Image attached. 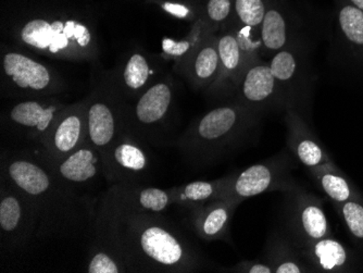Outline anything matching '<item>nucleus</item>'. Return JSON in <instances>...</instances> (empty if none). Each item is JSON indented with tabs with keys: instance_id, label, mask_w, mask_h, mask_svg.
Instances as JSON below:
<instances>
[{
	"instance_id": "17",
	"label": "nucleus",
	"mask_w": 363,
	"mask_h": 273,
	"mask_svg": "<svg viewBox=\"0 0 363 273\" xmlns=\"http://www.w3.org/2000/svg\"><path fill=\"white\" fill-rule=\"evenodd\" d=\"M20 195L3 193L0 201V228L8 235L19 231L26 219V205Z\"/></svg>"
},
{
	"instance_id": "23",
	"label": "nucleus",
	"mask_w": 363,
	"mask_h": 273,
	"mask_svg": "<svg viewBox=\"0 0 363 273\" xmlns=\"http://www.w3.org/2000/svg\"><path fill=\"white\" fill-rule=\"evenodd\" d=\"M161 10L170 17L195 22L201 18L203 0H158Z\"/></svg>"
},
{
	"instance_id": "21",
	"label": "nucleus",
	"mask_w": 363,
	"mask_h": 273,
	"mask_svg": "<svg viewBox=\"0 0 363 273\" xmlns=\"http://www.w3.org/2000/svg\"><path fill=\"white\" fill-rule=\"evenodd\" d=\"M296 54L297 52L295 50L286 46L283 50L275 52L274 56L271 59L269 66L279 84H286V83L293 82L295 79L299 68L298 59Z\"/></svg>"
},
{
	"instance_id": "32",
	"label": "nucleus",
	"mask_w": 363,
	"mask_h": 273,
	"mask_svg": "<svg viewBox=\"0 0 363 273\" xmlns=\"http://www.w3.org/2000/svg\"><path fill=\"white\" fill-rule=\"evenodd\" d=\"M301 269L294 262H284L277 269V273H301Z\"/></svg>"
},
{
	"instance_id": "18",
	"label": "nucleus",
	"mask_w": 363,
	"mask_h": 273,
	"mask_svg": "<svg viewBox=\"0 0 363 273\" xmlns=\"http://www.w3.org/2000/svg\"><path fill=\"white\" fill-rule=\"evenodd\" d=\"M234 17V0H203L201 19L210 33L217 34Z\"/></svg>"
},
{
	"instance_id": "31",
	"label": "nucleus",
	"mask_w": 363,
	"mask_h": 273,
	"mask_svg": "<svg viewBox=\"0 0 363 273\" xmlns=\"http://www.w3.org/2000/svg\"><path fill=\"white\" fill-rule=\"evenodd\" d=\"M87 272L89 273H118L120 268L117 262L112 260L109 255L106 252H98L91 258Z\"/></svg>"
},
{
	"instance_id": "5",
	"label": "nucleus",
	"mask_w": 363,
	"mask_h": 273,
	"mask_svg": "<svg viewBox=\"0 0 363 273\" xmlns=\"http://www.w3.org/2000/svg\"><path fill=\"white\" fill-rule=\"evenodd\" d=\"M218 34L206 36L177 67L196 87H211L220 71Z\"/></svg>"
},
{
	"instance_id": "6",
	"label": "nucleus",
	"mask_w": 363,
	"mask_h": 273,
	"mask_svg": "<svg viewBox=\"0 0 363 273\" xmlns=\"http://www.w3.org/2000/svg\"><path fill=\"white\" fill-rule=\"evenodd\" d=\"M250 116V108L225 105L210 110L194 126V136L203 143L224 140L242 126Z\"/></svg>"
},
{
	"instance_id": "1",
	"label": "nucleus",
	"mask_w": 363,
	"mask_h": 273,
	"mask_svg": "<svg viewBox=\"0 0 363 273\" xmlns=\"http://www.w3.org/2000/svg\"><path fill=\"white\" fill-rule=\"evenodd\" d=\"M19 38L35 52L56 58H77L94 48V34L77 18L34 17L22 24Z\"/></svg>"
},
{
	"instance_id": "11",
	"label": "nucleus",
	"mask_w": 363,
	"mask_h": 273,
	"mask_svg": "<svg viewBox=\"0 0 363 273\" xmlns=\"http://www.w3.org/2000/svg\"><path fill=\"white\" fill-rule=\"evenodd\" d=\"M173 101L172 85L160 81L150 85L135 105L134 115L143 126H154L168 115Z\"/></svg>"
},
{
	"instance_id": "7",
	"label": "nucleus",
	"mask_w": 363,
	"mask_h": 273,
	"mask_svg": "<svg viewBox=\"0 0 363 273\" xmlns=\"http://www.w3.org/2000/svg\"><path fill=\"white\" fill-rule=\"evenodd\" d=\"M279 85L270 66L256 59L245 69L236 87L240 105L250 108L268 103L274 97Z\"/></svg>"
},
{
	"instance_id": "22",
	"label": "nucleus",
	"mask_w": 363,
	"mask_h": 273,
	"mask_svg": "<svg viewBox=\"0 0 363 273\" xmlns=\"http://www.w3.org/2000/svg\"><path fill=\"white\" fill-rule=\"evenodd\" d=\"M315 256L324 270L340 268L347 262V252L337 240H320L315 246Z\"/></svg>"
},
{
	"instance_id": "20",
	"label": "nucleus",
	"mask_w": 363,
	"mask_h": 273,
	"mask_svg": "<svg viewBox=\"0 0 363 273\" xmlns=\"http://www.w3.org/2000/svg\"><path fill=\"white\" fill-rule=\"evenodd\" d=\"M272 0H234V17L240 23L259 30Z\"/></svg>"
},
{
	"instance_id": "27",
	"label": "nucleus",
	"mask_w": 363,
	"mask_h": 273,
	"mask_svg": "<svg viewBox=\"0 0 363 273\" xmlns=\"http://www.w3.org/2000/svg\"><path fill=\"white\" fill-rule=\"evenodd\" d=\"M321 185L326 194L338 203L347 201L352 196L350 184L340 175L326 173L322 177Z\"/></svg>"
},
{
	"instance_id": "25",
	"label": "nucleus",
	"mask_w": 363,
	"mask_h": 273,
	"mask_svg": "<svg viewBox=\"0 0 363 273\" xmlns=\"http://www.w3.org/2000/svg\"><path fill=\"white\" fill-rule=\"evenodd\" d=\"M303 230L313 240H321L328 232V221L321 208L310 205L303 209L301 215Z\"/></svg>"
},
{
	"instance_id": "8",
	"label": "nucleus",
	"mask_w": 363,
	"mask_h": 273,
	"mask_svg": "<svg viewBox=\"0 0 363 273\" xmlns=\"http://www.w3.org/2000/svg\"><path fill=\"white\" fill-rule=\"evenodd\" d=\"M294 16L286 0H272L259 28L262 48L277 52L289 46Z\"/></svg>"
},
{
	"instance_id": "4",
	"label": "nucleus",
	"mask_w": 363,
	"mask_h": 273,
	"mask_svg": "<svg viewBox=\"0 0 363 273\" xmlns=\"http://www.w3.org/2000/svg\"><path fill=\"white\" fill-rule=\"evenodd\" d=\"M217 36L220 71L216 82L211 85L212 89L226 91L228 89H236L245 69L258 58H255L245 52L236 38L230 22L222 28L221 33Z\"/></svg>"
},
{
	"instance_id": "12",
	"label": "nucleus",
	"mask_w": 363,
	"mask_h": 273,
	"mask_svg": "<svg viewBox=\"0 0 363 273\" xmlns=\"http://www.w3.org/2000/svg\"><path fill=\"white\" fill-rule=\"evenodd\" d=\"M86 128L87 138L93 147L101 150L111 144L117 131V120L106 101H94L87 106Z\"/></svg>"
},
{
	"instance_id": "16",
	"label": "nucleus",
	"mask_w": 363,
	"mask_h": 273,
	"mask_svg": "<svg viewBox=\"0 0 363 273\" xmlns=\"http://www.w3.org/2000/svg\"><path fill=\"white\" fill-rule=\"evenodd\" d=\"M152 70L150 61L140 52L130 55L122 71V83L130 91H140L150 83Z\"/></svg>"
},
{
	"instance_id": "9",
	"label": "nucleus",
	"mask_w": 363,
	"mask_h": 273,
	"mask_svg": "<svg viewBox=\"0 0 363 273\" xmlns=\"http://www.w3.org/2000/svg\"><path fill=\"white\" fill-rule=\"evenodd\" d=\"M65 107L38 101H23L12 106L10 121L34 135L44 136L52 128Z\"/></svg>"
},
{
	"instance_id": "33",
	"label": "nucleus",
	"mask_w": 363,
	"mask_h": 273,
	"mask_svg": "<svg viewBox=\"0 0 363 273\" xmlns=\"http://www.w3.org/2000/svg\"><path fill=\"white\" fill-rule=\"evenodd\" d=\"M248 272L250 273H270L271 272V268L268 266H264V264H255V266H252V268L250 269V271Z\"/></svg>"
},
{
	"instance_id": "28",
	"label": "nucleus",
	"mask_w": 363,
	"mask_h": 273,
	"mask_svg": "<svg viewBox=\"0 0 363 273\" xmlns=\"http://www.w3.org/2000/svg\"><path fill=\"white\" fill-rule=\"evenodd\" d=\"M342 213L352 235L363 238V206L356 201H347L342 205Z\"/></svg>"
},
{
	"instance_id": "14",
	"label": "nucleus",
	"mask_w": 363,
	"mask_h": 273,
	"mask_svg": "<svg viewBox=\"0 0 363 273\" xmlns=\"http://www.w3.org/2000/svg\"><path fill=\"white\" fill-rule=\"evenodd\" d=\"M98 157L94 148L81 146L58 165L60 178L71 183H86L95 178L98 172Z\"/></svg>"
},
{
	"instance_id": "29",
	"label": "nucleus",
	"mask_w": 363,
	"mask_h": 273,
	"mask_svg": "<svg viewBox=\"0 0 363 273\" xmlns=\"http://www.w3.org/2000/svg\"><path fill=\"white\" fill-rule=\"evenodd\" d=\"M214 193H216V185L213 183L197 181L183 187L181 193H179V196L181 201L197 203V201H207L214 195Z\"/></svg>"
},
{
	"instance_id": "2",
	"label": "nucleus",
	"mask_w": 363,
	"mask_h": 273,
	"mask_svg": "<svg viewBox=\"0 0 363 273\" xmlns=\"http://www.w3.org/2000/svg\"><path fill=\"white\" fill-rule=\"evenodd\" d=\"M86 110V105L65 108L52 128L43 136L45 146L52 156L62 159L81 147L87 138Z\"/></svg>"
},
{
	"instance_id": "34",
	"label": "nucleus",
	"mask_w": 363,
	"mask_h": 273,
	"mask_svg": "<svg viewBox=\"0 0 363 273\" xmlns=\"http://www.w3.org/2000/svg\"><path fill=\"white\" fill-rule=\"evenodd\" d=\"M347 3H350V5L354 6V7L358 8L361 11H363V0H346Z\"/></svg>"
},
{
	"instance_id": "10",
	"label": "nucleus",
	"mask_w": 363,
	"mask_h": 273,
	"mask_svg": "<svg viewBox=\"0 0 363 273\" xmlns=\"http://www.w3.org/2000/svg\"><path fill=\"white\" fill-rule=\"evenodd\" d=\"M138 244L145 256L164 267L175 266L184 257L179 240L168 230L158 225L144 228L138 236Z\"/></svg>"
},
{
	"instance_id": "15",
	"label": "nucleus",
	"mask_w": 363,
	"mask_h": 273,
	"mask_svg": "<svg viewBox=\"0 0 363 273\" xmlns=\"http://www.w3.org/2000/svg\"><path fill=\"white\" fill-rule=\"evenodd\" d=\"M271 182L270 169L263 165H255L238 175L234 183V194L240 199L256 196L268 189Z\"/></svg>"
},
{
	"instance_id": "19",
	"label": "nucleus",
	"mask_w": 363,
	"mask_h": 273,
	"mask_svg": "<svg viewBox=\"0 0 363 273\" xmlns=\"http://www.w3.org/2000/svg\"><path fill=\"white\" fill-rule=\"evenodd\" d=\"M112 162L122 170L138 173L144 170L148 164L146 154L138 146L130 142H122L112 150Z\"/></svg>"
},
{
	"instance_id": "13",
	"label": "nucleus",
	"mask_w": 363,
	"mask_h": 273,
	"mask_svg": "<svg viewBox=\"0 0 363 273\" xmlns=\"http://www.w3.org/2000/svg\"><path fill=\"white\" fill-rule=\"evenodd\" d=\"M335 26L342 42L363 58V11L346 0H336Z\"/></svg>"
},
{
	"instance_id": "24",
	"label": "nucleus",
	"mask_w": 363,
	"mask_h": 273,
	"mask_svg": "<svg viewBox=\"0 0 363 273\" xmlns=\"http://www.w3.org/2000/svg\"><path fill=\"white\" fill-rule=\"evenodd\" d=\"M230 211L219 204L209 208L201 217V231L206 238H218L228 225Z\"/></svg>"
},
{
	"instance_id": "30",
	"label": "nucleus",
	"mask_w": 363,
	"mask_h": 273,
	"mask_svg": "<svg viewBox=\"0 0 363 273\" xmlns=\"http://www.w3.org/2000/svg\"><path fill=\"white\" fill-rule=\"evenodd\" d=\"M297 154L303 165L308 167L318 166L323 159V152L318 144L312 140H303L297 148Z\"/></svg>"
},
{
	"instance_id": "26",
	"label": "nucleus",
	"mask_w": 363,
	"mask_h": 273,
	"mask_svg": "<svg viewBox=\"0 0 363 273\" xmlns=\"http://www.w3.org/2000/svg\"><path fill=\"white\" fill-rule=\"evenodd\" d=\"M170 203V196L166 191L154 187L142 189L136 197V204L143 211H150L152 213L164 211Z\"/></svg>"
},
{
	"instance_id": "3",
	"label": "nucleus",
	"mask_w": 363,
	"mask_h": 273,
	"mask_svg": "<svg viewBox=\"0 0 363 273\" xmlns=\"http://www.w3.org/2000/svg\"><path fill=\"white\" fill-rule=\"evenodd\" d=\"M1 65L8 82L21 91L49 93L56 84L50 69L21 52H6Z\"/></svg>"
},
{
	"instance_id": "35",
	"label": "nucleus",
	"mask_w": 363,
	"mask_h": 273,
	"mask_svg": "<svg viewBox=\"0 0 363 273\" xmlns=\"http://www.w3.org/2000/svg\"><path fill=\"white\" fill-rule=\"evenodd\" d=\"M155 1H158V0H155Z\"/></svg>"
}]
</instances>
